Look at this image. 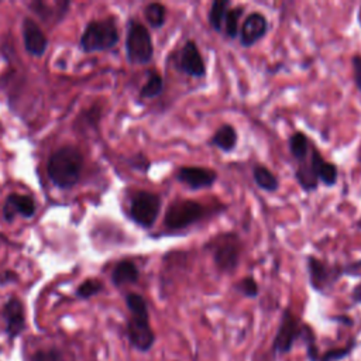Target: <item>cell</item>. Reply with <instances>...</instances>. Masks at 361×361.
<instances>
[{"label":"cell","mask_w":361,"mask_h":361,"mask_svg":"<svg viewBox=\"0 0 361 361\" xmlns=\"http://www.w3.org/2000/svg\"><path fill=\"white\" fill-rule=\"evenodd\" d=\"M83 166V158L78 148L62 147L56 149L48 161V176L61 189L73 186L80 176Z\"/></svg>","instance_id":"1"},{"label":"cell","mask_w":361,"mask_h":361,"mask_svg":"<svg viewBox=\"0 0 361 361\" xmlns=\"http://www.w3.org/2000/svg\"><path fill=\"white\" fill-rule=\"evenodd\" d=\"M126 303L131 313L127 326L130 343L140 351H148L155 341V336L149 324L147 302L138 293H128Z\"/></svg>","instance_id":"2"},{"label":"cell","mask_w":361,"mask_h":361,"mask_svg":"<svg viewBox=\"0 0 361 361\" xmlns=\"http://www.w3.org/2000/svg\"><path fill=\"white\" fill-rule=\"evenodd\" d=\"M117 42L118 30L113 18L90 21L80 37V48L85 52L106 51L113 48Z\"/></svg>","instance_id":"3"},{"label":"cell","mask_w":361,"mask_h":361,"mask_svg":"<svg viewBox=\"0 0 361 361\" xmlns=\"http://www.w3.org/2000/svg\"><path fill=\"white\" fill-rule=\"evenodd\" d=\"M207 207L196 200H176L172 202L164 217V224L172 231L185 230L186 227L196 224L207 216Z\"/></svg>","instance_id":"4"},{"label":"cell","mask_w":361,"mask_h":361,"mask_svg":"<svg viewBox=\"0 0 361 361\" xmlns=\"http://www.w3.org/2000/svg\"><path fill=\"white\" fill-rule=\"evenodd\" d=\"M126 54L127 59L134 65H147L154 55V47L151 34L147 27L135 20L128 23L126 37Z\"/></svg>","instance_id":"5"},{"label":"cell","mask_w":361,"mask_h":361,"mask_svg":"<svg viewBox=\"0 0 361 361\" xmlns=\"http://www.w3.org/2000/svg\"><path fill=\"white\" fill-rule=\"evenodd\" d=\"M213 261L219 271L221 272H233L238 264L241 257V241L237 234H221L217 235L210 243Z\"/></svg>","instance_id":"6"},{"label":"cell","mask_w":361,"mask_h":361,"mask_svg":"<svg viewBox=\"0 0 361 361\" xmlns=\"http://www.w3.org/2000/svg\"><path fill=\"white\" fill-rule=\"evenodd\" d=\"M161 212V197L148 190H140L131 197L130 216L141 227L149 228L155 224Z\"/></svg>","instance_id":"7"},{"label":"cell","mask_w":361,"mask_h":361,"mask_svg":"<svg viewBox=\"0 0 361 361\" xmlns=\"http://www.w3.org/2000/svg\"><path fill=\"white\" fill-rule=\"evenodd\" d=\"M306 326H300L298 317L289 310L285 309L281 323L278 326L272 350L276 354H286L292 350L293 343L303 334Z\"/></svg>","instance_id":"8"},{"label":"cell","mask_w":361,"mask_h":361,"mask_svg":"<svg viewBox=\"0 0 361 361\" xmlns=\"http://www.w3.org/2000/svg\"><path fill=\"white\" fill-rule=\"evenodd\" d=\"M175 65L179 72L190 78H203L206 76V63L195 41L188 39L182 48L176 52Z\"/></svg>","instance_id":"9"},{"label":"cell","mask_w":361,"mask_h":361,"mask_svg":"<svg viewBox=\"0 0 361 361\" xmlns=\"http://www.w3.org/2000/svg\"><path fill=\"white\" fill-rule=\"evenodd\" d=\"M306 264H307L310 285L314 290H319V292H324L344 274V267L329 265L313 255L307 257Z\"/></svg>","instance_id":"10"},{"label":"cell","mask_w":361,"mask_h":361,"mask_svg":"<svg viewBox=\"0 0 361 361\" xmlns=\"http://www.w3.org/2000/svg\"><path fill=\"white\" fill-rule=\"evenodd\" d=\"M176 180L192 190L207 189L217 180L216 171L204 166H180L175 175Z\"/></svg>","instance_id":"11"},{"label":"cell","mask_w":361,"mask_h":361,"mask_svg":"<svg viewBox=\"0 0 361 361\" xmlns=\"http://www.w3.org/2000/svg\"><path fill=\"white\" fill-rule=\"evenodd\" d=\"M268 32V20L261 13H251L248 14L241 28L238 30L240 44L245 48L255 45L259 39H262Z\"/></svg>","instance_id":"12"},{"label":"cell","mask_w":361,"mask_h":361,"mask_svg":"<svg viewBox=\"0 0 361 361\" xmlns=\"http://www.w3.org/2000/svg\"><path fill=\"white\" fill-rule=\"evenodd\" d=\"M21 30L27 52L32 56H41L47 51L48 39L42 30L39 28V25L31 18H24Z\"/></svg>","instance_id":"13"},{"label":"cell","mask_w":361,"mask_h":361,"mask_svg":"<svg viewBox=\"0 0 361 361\" xmlns=\"http://www.w3.org/2000/svg\"><path fill=\"white\" fill-rule=\"evenodd\" d=\"M35 213L34 200L27 195L11 193L7 196L4 206H3V216L7 221H13L16 214L31 217Z\"/></svg>","instance_id":"14"},{"label":"cell","mask_w":361,"mask_h":361,"mask_svg":"<svg viewBox=\"0 0 361 361\" xmlns=\"http://www.w3.org/2000/svg\"><path fill=\"white\" fill-rule=\"evenodd\" d=\"M309 161L316 172V176L319 182H322L326 186H333L337 182L338 178V169L337 165L333 162L326 161L320 152L317 151L316 147H310V154H309Z\"/></svg>","instance_id":"15"},{"label":"cell","mask_w":361,"mask_h":361,"mask_svg":"<svg viewBox=\"0 0 361 361\" xmlns=\"http://www.w3.org/2000/svg\"><path fill=\"white\" fill-rule=\"evenodd\" d=\"M3 317L6 322V331L13 338L20 334L24 327V309L17 298H11L3 307Z\"/></svg>","instance_id":"16"},{"label":"cell","mask_w":361,"mask_h":361,"mask_svg":"<svg viewBox=\"0 0 361 361\" xmlns=\"http://www.w3.org/2000/svg\"><path fill=\"white\" fill-rule=\"evenodd\" d=\"M238 141L237 131L231 124L220 126L210 138V145L219 148L223 152H230L235 148Z\"/></svg>","instance_id":"17"},{"label":"cell","mask_w":361,"mask_h":361,"mask_svg":"<svg viewBox=\"0 0 361 361\" xmlns=\"http://www.w3.org/2000/svg\"><path fill=\"white\" fill-rule=\"evenodd\" d=\"M138 278H140V272L137 265L128 259L120 261L111 272V281L116 286L134 283L138 281Z\"/></svg>","instance_id":"18"},{"label":"cell","mask_w":361,"mask_h":361,"mask_svg":"<svg viewBox=\"0 0 361 361\" xmlns=\"http://www.w3.org/2000/svg\"><path fill=\"white\" fill-rule=\"evenodd\" d=\"M30 7L42 18V20H59V17H63L69 8V1H56L52 4H48L45 1H32Z\"/></svg>","instance_id":"19"},{"label":"cell","mask_w":361,"mask_h":361,"mask_svg":"<svg viewBox=\"0 0 361 361\" xmlns=\"http://www.w3.org/2000/svg\"><path fill=\"white\" fill-rule=\"evenodd\" d=\"M288 145H289V152L290 155L300 164L303 161H306L309 158V154H310V147H312V142L309 141V138L306 137V134L303 131H296L290 135L289 141H288Z\"/></svg>","instance_id":"20"},{"label":"cell","mask_w":361,"mask_h":361,"mask_svg":"<svg viewBox=\"0 0 361 361\" xmlns=\"http://www.w3.org/2000/svg\"><path fill=\"white\" fill-rule=\"evenodd\" d=\"M295 178L298 180V183L300 185V188L306 192H313L317 189L319 185V179L316 176V172L309 161V158L303 162L299 164L296 172H295Z\"/></svg>","instance_id":"21"},{"label":"cell","mask_w":361,"mask_h":361,"mask_svg":"<svg viewBox=\"0 0 361 361\" xmlns=\"http://www.w3.org/2000/svg\"><path fill=\"white\" fill-rule=\"evenodd\" d=\"M252 178L255 185L265 192H275L279 188V180L276 175L264 165H255L252 168Z\"/></svg>","instance_id":"22"},{"label":"cell","mask_w":361,"mask_h":361,"mask_svg":"<svg viewBox=\"0 0 361 361\" xmlns=\"http://www.w3.org/2000/svg\"><path fill=\"white\" fill-rule=\"evenodd\" d=\"M230 8V1L228 0H214L209 8V14H207V20L210 27L220 32L223 30V23H224V17L226 13Z\"/></svg>","instance_id":"23"},{"label":"cell","mask_w":361,"mask_h":361,"mask_svg":"<svg viewBox=\"0 0 361 361\" xmlns=\"http://www.w3.org/2000/svg\"><path fill=\"white\" fill-rule=\"evenodd\" d=\"M164 90V80H162V76L155 72V71H151L148 73V78H147V82L142 85L141 87V97L144 99H152V97H157L162 93Z\"/></svg>","instance_id":"24"},{"label":"cell","mask_w":361,"mask_h":361,"mask_svg":"<svg viewBox=\"0 0 361 361\" xmlns=\"http://www.w3.org/2000/svg\"><path fill=\"white\" fill-rule=\"evenodd\" d=\"M144 17L152 28H161L165 24L166 8L161 3H149L144 8Z\"/></svg>","instance_id":"25"},{"label":"cell","mask_w":361,"mask_h":361,"mask_svg":"<svg viewBox=\"0 0 361 361\" xmlns=\"http://www.w3.org/2000/svg\"><path fill=\"white\" fill-rule=\"evenodd\" d=\"M243 13H244V7L241 6L228 8V11L226 13L223 28L228 38H235L238 35V20L243 16Z\"/></svg>","instance_id":"26"},{"label":"cell","mask_w":361,"mask_h":361,"mask_svg":"<svg viewBox=\"0 0 361 361\" xmlns=\"http://www.w3.org/2000/svg\"><path fill=\"white\" fill-rule=\"evenodd\" d=\"M234 288L247 298H255L258 295V285L252 276H245L240 279Z\"/></svg>","instance_id":"27"},{"label":"cell","mask_w":361,"mask_h":361,"mask_svg":"<svg viewBox=\"0 0 361 361\" xmlns=\"http://www.w3.org/2000/svg\"><path fill=\"white\" fill-rule=\"evenodd\" d=\"M102 289H103V285H102L100 281L87 279L78 288V296L86 299V298H90V296L99 293Z\"/></svg>","instance_id":"28"},{"label":"cell","mask_w":361,"mask_h":361,"mask_svg":"<svg viewBox=\"0 0 361 361\" xmlns=\"http://www.w3.org/2000/svg\"><path fill=\"white\" fill-rule=\"evenodd\" d=\"M32 361H63L62 354L58 350H39L32 355Z\"/></svg>","instance_id":"29"},{"label":"cell","mask_w":361,"mask_h":361,"mask_svg":"<svg viewBox=\"0 0 361 361\" xmlns=\"http://www.w3.org/2000/svg\"><path fill=\"white\" fill-rule=\"evenodd\" d=\"M351 348H353V344H350V345H348V347H345V348L330 350V351L324 353V355H322L320 361H336V360H340V358L345 357V355L350 353V350H351Z\"/></svg>","instance_id":"30"},{"label":"cell","mask_w":361,"mask_h":361,"mask_svg":"<svg viewBox=\"0 0 361 361\" xmlns=\"http://www.w3.org/2000/svg\"><path fill=\"white\" fill-rule=\"evenodd\" d=\"M353 72H354V83L357 89L361 92V55H354L351 58Z\"/></svg>","instance_id":"31"},{"label":"cell","mask_w":361,"mask_h":361,"mask_svg":"<svg viewBox=\"0 0 361 361\" xmlns=\"http://www.w3.org/2000/svg\"><path fill=\"white\" fill-rule=\"evenodd\" d=\"M351 296H353V299H354L357 303H361V282L353 289Z\"/></svg>","instance_id":"32"}]
</instances>
